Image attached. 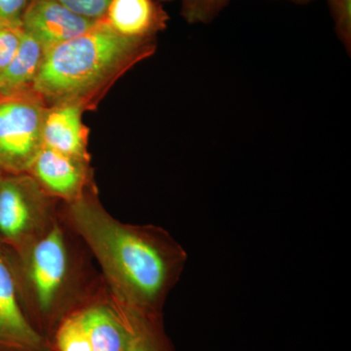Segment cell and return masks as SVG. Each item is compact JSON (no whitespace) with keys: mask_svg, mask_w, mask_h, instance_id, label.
<instances>
[{"mask_svg":"<svg viewBox=\"0 0 351 351\" xmlns=\"http://www.w3.org/2000/svg\"><path fill=\"white\" fill-rule=\"evenodd\" d=\"M59 213L99 263L108 292L128 308L162 315L186 252L163 228L122 223L101 204L96 189L62 203Z\"/></svg>","mask_w":351,"mask_h":351,"instance_id":"1","label":"cell"},{"mask_svg":"<svg viewBox=\"0 0 351 351\" xmlns=\"http://www.w3.org/2000/svg\"><path fill=\"white\" fill-rule=\"evenodd\" d=\"M77 241L58 209L48 230L32 243L18 251L4 247L25 316L49 343L62 320L104 282L92 276Z\"/></svg>","mask_w":351,"mask_h":351,"instance_id":"2","label":"cell"},{"mask_svg":"<svg viewBox=\"0 0 351 351\" xmlns=\"http://www.w3.org/2000/svg\"><path fill=\"white\" fill-rule=\"evenodd\" d=\"M156 47V39L125 38L99 21L89 31L46 51L34 91L47 106L71 103L92 110Z\"/></svg>","mask_w":351,"mask_h":351,"instance_id":"3","label":"cell"},{"mask_svg":"<svg viewBox=\"0 0 351 351\" xmlns=\"http://www.w3.org/2000/svg\"><path fill=\"white\" fill-rule=\"evenodd\" d=\"M57 203L29 173H4L0 180V243L10 251L32 243L56 218Z\"/></svg>","mask_w":351,"mask_h":351,"instance_id":"4","label":"cell"},{"mask_svg":"<svg viewBox=\"0 0 351 351\" xmlns=\"http://www.w3.org/2000/svg\"><path fill=\"white\" fill-rule=\"evenodd\" d=\"M47 104L36 92L0 97V170L27 173L43 147Z\"/></svg>","mask_w":351,"mask_h":351,"instance_id":"5","label":"cell"},{"mask_svg":"<svg viewBox=\"0 0 351 351\" xmlns=\"http://www.w3.org/2000/svg\"><path fill=\"white\" fill-rule=\"evenodd\" d=\"M39 186L53 199L71 203L96 189L90 161L43 147L29 171Z\"/></svg>","mask_w":351,"mask_h":351,"instance_id":"6","label":"cell"},{"mask_svg":"<svg viewBox=\"0 0 351 351\" xmlns=\"http://www.w3.org/2000/svg\"><path fill=\"white\" fill-rule=\"evenodd\" d=\"M0 351H52L34 327L21 304L8 254L0 243Z\"/></svg>","mask_w":351,"mask_h":351,"instance_id":"7","label":"cell"},{"mask_svg":"<svg viewBox=\"0 0 351 351\" xmlns=\"http://www.w3.org/2000/svg\"><path fill=\"white\" fill-rule=\"evenodd\" d=\"M75 311L86 330L92 351H125L129 330L123 309L105 283Z\"/></svg>","mask_w":351,"mask_h":351,"instance_id":"8","label":"cell"},{"mask_svg":"<svg viewBox=\"0 0 351 351\" xmlns=\"http://www.w3.org/2000/svg\"><path fill=\"white\" fill-rule=\"evenodd\" d=\"M99 21L88 19L58 0H31L22 19V29L45 51L84 34Z\"/></svg>","mask_w":351,"mask_h":351,"instance_id":"9","label":"cell"},{"mask_svg":"<svg viewBox=\"0 0 351 351\" xmlns=\"http://www.w3.org/2000/svg\"><path fill=\"white\" fill-rule=\"evenodd\" d=\"M84 112L76 104L48 106L43 122V147L90 161L89 129L83 122Z\"/></svg>","mask_w":351,"mask_h":351,"instance_id":"10","label":"cell"},{"mask_svg":"<svg viewBox=\"0 0 351 351\" xmlns=\"http://www.w3.org/2000/svg\"><path fill=\"white\" fill-rule=\"evenodd\" d=\"M113 32L134 39H156L167 27L158 0H112L103 19Z\"/></svg>","mask_w":351,"mask_h":351,"instance_id":"11","label":"cell"},{"mask_svg":"<svg viewBox=\"0 0 351 351\" xmlns=\"http://www.w3.org/2000/svg\"><path fill=\"white\" fill-rule=\"evenodd\" d=\"M45 53L43 46L36 38L23 31L15 56L0 73V97L32 91Z\"/></svg>","mask_w":351,"mask_h":351,"instance_id":"12","label":"cell"},{"mask_svg":"<svg viewBox=\"0 0 351 351\" xmlns=\"http://www.w3.org/2000/svg\"><path fill=\"white\" fill-rule=\"evenodd\" d=\"M120 304L129 330L125 351H175L164 329L162 315L138 313Z\"/></svg>","mask_w":351,"mask_h":351,"instance_id":"13","label":"cell"},{"mask_svg":"<svg viewBox=\"0 0 351 351\" xmlns=\"http://www.w3.org/2000/svg\"><path fill=\"white\" fill-rule=\"evenodd\" d=\"M50 345L52 351H92L86 330L75 311L62 320Z\"/></svg>","mask_w":351,"mask_h":351,"instance_id":"14","label":"cell"},{"mask_svg":"<svg viewBox=\"0 0 351 351\" xmlns=\"http://www.w3.org/2000/svg\"><path fill=\"white\" fill-rule=\"evenodd\" d=\"M230 0H181V14L191 25L209 24L228 6Z\"/></svg>","mask_w":351,"mask_h":351,"instance_id":"15","label":"cell"},{"mask_svg":"<svg viewBox=\"0 0 351 351\" xmlns=\"http://www.w3.org/2000/svg\"><path fill=\"white\" fill-rule=\"evenodd\" d=\"M335 32L348 55L351 53V0H327Z\"/></svg>","mask_w":351,"mask_h":351,"instance_id":"16","label":"cell"},{"mask_svg":"<svg viewBox=\"0 0 351 351\" xmlns=\"http://www.w3.org/2000/svg\"><path fill=\"white\" fill-rule=\"evenodd\" d=\"M22 29L0 25V73L10 64L19 48Z\"/></svg>","mask_w":351,"mask_h":351,"instance_id":"17","label":"cell"},{"mask_svg":"<svg viewBox=\"0 0 351 351\" xmlns=\"http://www.w3.org/2000/svg\"><path fill=\"white\" fill-rule=\"evenodd\" d=\"M73 12L83 17L101 21L105 17L112 0H58Z\"/></svg>","mask_w":351,"mask_h":351,"instance_id":"18","label":"cell"},{"mask_svg":"<svg viewBox=\"0 0 351 351\" xmlns=\"http://www.w3.org/2000/svg\"><path fill=\"white\" fill-rule=\"evenodd\" d=\"M31 0H0V25L22 29V19Z\"/></svg>","mask_w":351,"mask_h":351,"instance_id":"19","label":"cell"},{"mask_svg":"<svg viewBox=\"0 0 351 351\" xmlns=\"http://www.w3.org/2000/svg\"><path fill=\"white\" fill-rule=\"evenodd\" d=\"M283 1L294 2L298 4H306L308 2L313 1V0H283Z\"/></svg>","mask_w":351,"mask_h":351,"instance_id":"20","label":"cell"},{"mask_svg":"<svg viewBox=\"0 0 351 351\" xmlns=\"http://www.w3.org/2000/svg\"><path fill=\"white\" fill-rule=\"evenodd\" d=\"M4 173L2 172L1 170H0V180H1L2 176H3Z\"/></svg>","mask_w":351,"mask_h":351,"instance_id":"21","label":"cell"}]
</instances>
